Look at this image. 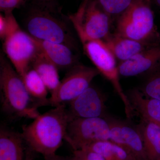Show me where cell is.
I'll return each mask as SVG.
<instances>
[{
    "mask_svg": "<svg viewBox=\"0 0 160 160\" xmlns=\"http://www.w3.org/2000/svg\"><path fill=\"white\" fill-rule=\"evenodd\" d=\"M70 120L66 104L40 114L22 128V136L28 149L44 157L55 154L65 140Z\"/></svg>",
    "mask_w": 160,
    "mask_h": 160,
    "instance_id": "cell-1",
    "label": "cell"
},
{
    "mask_svg": "<svg viewBox=\"0 0 160 160\" xmlns=\"http://www.w3.org/2000/svg\"><path fill=\"white\" fill-rule=\"evenodd\" d=\"M0 90L1 107L6 115L34 119L40 114L22 78L2 53L0 56Z\"/></svg>",
    "mask_w": 160,
    "mask_h": 160,
    "instance_id": "cell-2",
    "label": "cell"
},
{
    "mask_svg": "<svg viewBox=\"0 0 160 160\" xmlns=\"http://www.w3.org/2000/svg\"><path fill=\"white\" fill-rule=\"evenodd\" d=\"M152 0H135L117 19L114 33L123 37L160 44V35L154 22Z\"/></svg>",
    "mask_w": 160,
    "mask_h": 160,
    "instance_id": "cell-3",
    "label": "cell"
},
{
    "mask_svg": "<svg viewBox=\"0 0 160 160\" xmlns=\"http://www.w3.org/2000/svg\"><path fill=\"white\" fill-rule=\"evenodd\" d=\"M4 15L7 18L8 27L2 41L3 50L22 78L31 67L39 48L34 38L21 29L12 12Z\"/></svg>",
    "mask_w": 160,
    "mask_h": 160,
    "instance_id": "cell-4",
    "label": "cell"
},
{
    "mask_svg": "<svg viewBox=\"0 0 160 160\" xmlns=\"http://www.w3.org/2000/svg\"><path fill=\"white\" fill-rule=\"evenodd\" d=\"M55 14L32 6L25 22L27 33L36 39L64 44L76 51L77 45L71 31Z\"/></svg>",
    "mask_w": 160,
    "mask_h": 160,
    "instance_id": "cell-5",
    "label": "cell"
},
{
    "mask_svg": "<svg viewBox=\"0 0 160 160\" xmlns=\"http://www.w3.org/2000/svg\"><path fill=\"white\" fill-rule=\"evenodd\" d=\"M83 50L95 68L112 85L122 100L126 117L130 118L133 109L127 94L123 91L120 81V74L116 58L102 40H80Z\"/></svg>",
    "mask_w": 160,
    "mask_h": 160,
    "instance_id": "cell-6",
    "label": "cell"
},
{
    "mask_svg": "<svg viewBox=\"0 0 160 160\" xmlns=\"http://www.w3.org/2000/svg\"><path fill=\"white\" fill-rule=\"evenodd\" d=\"M69 19L80 40L104 41L111 34L112 19L100 8L96 0L82 2L75 13L69 15Z\"/></svg>",
    "mask_w": 160,
    "mask_h": 160,
    "instance_id": "cell-7",
    "label": "cell"
},
{
    "mask_svg": "<svg viewBox=\"0 0 160 160\" xmlns=\"http://www.w3.org/2000/svg\"><path fill=\"white\" fill-rule=\"evenodd\" d=\"M109 132L107 117L76 118L69 121L65 140L73 150L83 149L92 143L109 140Z\"/></svg>",
    "mask_w": 160,
    "mask_h": 160,
    "instance_id": "cell-8",
    "label": "cell"
},
{
    "mask_svg": "<svg viewBox=\"0 0 160 160\" xmlns=\"http://www.w3.org/2000/svg\"><path fill=\"white\" fill-rule=\"evenodd\" d=\"M99 74L96 68L80 63L75 65L67 71L59 86L49 98V106L55 107L70 102L86 90Z\"/></svg>",
    "mask_w": 160,
    "mask_h": 160,
    "instance_id": "cell-9",
    "label": "cell"
},
{
    "mask_svg": "<svg viewBox=\"0 0 160 160\" xmlns=\"http://www.w3.org/2000/svg\"><path fill=\"white\" fill-rule=\"evenodd\" d=\"M107 118L110 125L109 141L122 147L136 160H148L137 128L113 118Z\"/></svg>",
    "mask_w": 160,
    "mask_h": 160,
    "instance_id": "cell-10",
    "label": "cell"
},
{
    "mask_svg": "<svg viewBox=\"0 0 160 160\" xmlns=\"http://www.w3.org/2000/svg\"><path fill=\"white\" fill-rule=\"evenodd\" d=\"M106 97L102 91L90 85L69 103L67 109L70 120L76 118H106Z\"/></svg>",
    "mask_w": 160,
    "mask_h": 160,
    "instance_id": "cell-11",
    "label": "cell"
},
{
    "mask_svg": "<svg viewBox=\"0 0 160 160\" xmlns=\"http://www.w3.org/2000/svg\"><path fill=\"white\" fill-rule=\"evenodd\" d=\"M160 63V44L150 47L118 65L120 76L135 77L144 75Z\"/></svg>",
    "mask_w": 160,
    "mask_h": 160,
    "instance_id": "cell-12",
    "label": "cell"
},
{
    "mask_svg": "<svg viewBox=\"0 0 160 160\" xmlns=\"http://www.w3.org/2000/svg\"><path fill=\"white\" fill-rule=\"evenodd\" d=\"M34 39L40 50L58 69L68 71L79 63L75 50L69 46L61 43Z\"/></svg>",
    "mask_w": 160,
    "mask_h": 160,
    "instance_id": "cell-13",
    "label": "cell"
},
{
    "mask_svg": "<svg viewBox=\"0 0 160 160\" xmlns=\"http://www.w3.org/2000/svg\"><path fill=\"white\" fill-rule=\"evenodd\" d=\"M103 41L120 62L129 59L150 47L158 45L123 37L115 33H111Z\"/></svg>",
    "mask_w": 160,
    "mask_h": 160,
    "instance_id": "cell-14",
    "label": "cell"
},
{
    "mask_svg": "<svg viewBox=\"0 0 160 160\" xmlns=\"http://www.w3.org/2000/svg\"><path fill=\"white\" fill-rule=\"evenodd\" d=\"M21 132L2 127L0 160H26V148Z\"/></svg>",
    "mask_w": 160,
    "mask_h": 160,
    "instance_id": "cell-15",
    "label": "cell"
},
{
    "mask_svg": "<svg viewBox=\"0 0 160 160\" xmlns=\"http://www.w3.org/2000/svg\"><path fill=\"white\" fill-rule=\"evenodd\" d=\"M127 96L133 110L142 119L160 125V100L146 97L139 89H131Z\"/></svg>",
    "mask_w": 160,
    "mask_h": 160,
    "instance_id": "cell-16",
    "label": "cell"
},
{
    "mask_svg": "<svg viewBox=\"0 0 160 160\" xmlns=\"http://www.w3.org/2000/svg\"><path fill=\"white\" fill-rule=\"evenodd\" d=\"M148 160H160V125L142 119L137 127Z\"/></svg>",
    "mask_w": 160,
    "mask_h": 160,
    "instance_id": "cell-17",
    "label": "cell"
},
{
    "mask_svg": "<svg viewBox=\"0 0 160 160\" xmlns=\"http://www.w3.org/2000/svg\"><path fill=\"white\" fill-rule=\"evenodd\" d=\"M31 66L39 75L50 94L53 93L61 82L57 67L45 56L40 49L32 61Z\"/></svg>",
    "mask_w": 160,
    "mask_h": 160,
    "instance_id": "cell-18",
    "label": "cell"
},
{
    "mask_svg": "<svg viewBox=\"0 0 160 160\" xmlns=\"http://www.w3.org/2000/svg\"><path fill=\"white\" fill-rule=\"evenodd\" d=\"M22 78L26 90L37 106L39 108L49 106V98H47L49 92L39 75L32 66Z\"/></svg>",
    "mask_w": 160,
    "mask_h": 160,
    "instance_id": "cell-19",
    "label": "cell"
},
{
    "mask_svg": "<svg viewBox=\"0 0 160 160\" xmlns=\"http://www.w3.org/2000/svg\"><path fill=\"white\" fill-rule=\"evenodd\" d=\"M83 149L96 152L106 160H136L122 147L109 140L92 143Z\"/></svg>",
    "mask_w": 160,
    "mask_h": 160,
    "instance_id": "cell-20",
    "label": "cell"
},
{
    "mask_svg": "<svg viewBox=\"0 0 160 160\" xmlns=\"http://www.w3.org/2000/svg\"><path fill=\"white\" fill-rule=\"evenodd\" d=\"M145 76V82L139 89L146 97L160 100V63Z\"/></svg>",
    "mask_w": 160,
    "mask_h": 160,
    "instance_id": "cell-21",
    "label": "cell"
},
{
    "mask_svg": "<svg viewBox=\"0 0 160 160\" xmlns=\"http://www.w3.org/2000/svg\"><path fill=\"white\" fill-rule=\"evenodd\" d=\"M135 0H96L98 6L112 19H117L131 6Z\"/></svg>",
    "mask_w": 160,
    "mask_h": 160,
    "instance_id": "cell-22",
    "label": "cell"
},
{
    "mask_svg": "<svg viewBox=\"0 0 160 160\" xmlns=\"http://www.w3.org/2000/svg\"><path fill=\"white\" fill-rule=\"evenodd\" d=\"M73 160H106L96 152L87 149L73 150Z\"/></svg>",
    "mask_w": 160,
    "mask_h": 160,
    "instance_id": "cell-23",
    "label": "cell"
},
{
    "mask_svg": "<svg viewBox=\"0 0 160 160\" xmlns=\"http://www.w3.org/2000/svg\"><path fill=\"white\" fill-rule=\"evenodd\" d=\"M32 5L54 14L60 12L58 0H32Z\"/></svg>",
    "mask_w": 160,
    "mask_h": 160,
    "instance_id": "cell-24",
    "label": "cell"
},
{
    "mask_svg": "<svg viewBox=\"0 0 160 160\" xmlns=\"http://www.w3.org/2000/svg\"><path fill=\"white\" fill-rule=\"evenodd\" d=\"M28 0H0V10L5 13L12 12L23 6Z\"/></svg>",
    "mask_w": 160,
    "mask_h": 160,
    "instance_id": "cell-25",
    "label": "cell"
},
{
    "mask_svg": "<svg viewBox=\"0 0 160 160\" xmlns=\"http://www.w3.org/2000/svg\"><path fill=\"white\" fill-rule=\"evenodd\" d=\"M8 27V22L5 15H0V38L3 41L6 36Z\"/></svg>",
    "mask_w": 160,
    "mask_h": 160,
    "instance_id": "cell-26",
    "label": "cell"
},
{
    "mask_svg": "<svg viewBox=\"0 0 160 160\" xmlns=\"http://www.w3.org/2000/svg\"><path fill=\"white\" fill-rule=\"evenodd\" d=\"M44 160H73L72 158L65 157L58 155L56 153L44 157Z\"/></svg>",
    "mask_w": 160,
    "mask_h": 160,
    "instance_id": "cell-27",
    "label": "cell"
},
{
    "mask_svg": "<svg viewBox=\"0 0 160 160\" xmlns=\"http://www.w3.org/2000/svg\"><path fill=\"white\" fill-rule=\"evenodd\" d=\"M26 160H38L34 156V152L26 148Z\"/></svg>",
    "mask_w": 160,
    "mask_h": 160,
    "instance_id": "cell-28",
    "label": "cell"
},
{
    "mask_svg": "<svg viewBox=\"0 0 160 160\" xmlns=\"http://www.w3.org/2000/svg\"><path fill=\"white\" fill-rule=\"evenodd\" d=\"M155 4L160 9V0H153Z\"/></svg>",
    "mask_w": 160,
    "mask_h": 160,
    "instance_id": "cell-29",
    "label": "cell"
}]
</instances>
